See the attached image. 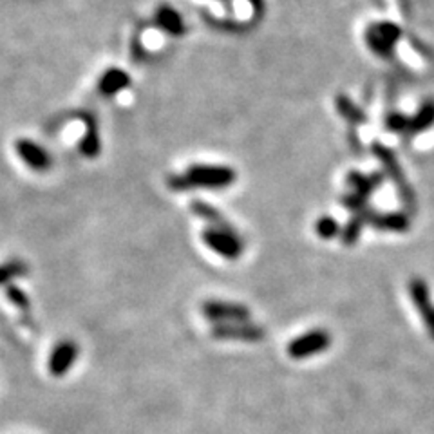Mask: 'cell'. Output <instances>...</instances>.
<instances>
[{"label": "cell", "instance_id": "1", "mask_svg": "<svg viewBox=\"0 0 434 434\" xmlns=\"http://www.w3.org/2000/svg\"><path fill=\"white\" fill-rule=\"evenodd\" d=\"M237 174L233 168L225 165H192L181 174H171L167 178V186L172 192H186L194 188L223 190L233 185Z\"/></svg>", "mask_w": 434, "mask_h": 434}, {"label": "cell", "instance_id": "2", "mask_svg": "<svg viewBox=\"0 0 434 434\" xmlns=\"http://www.w3.org/2000/svg\"><path fill=\"white\" fill-rule=\"evenodd\" d=\"M203 241L212 252L228 261L239 259L244 252V243L239 233L236 232V228H213V226H208L203 232Z\"/></svg>", "mask_w": 434, "mask_h": 434}, {"label": "cell", "instance_id": "3", "mask_svg": "<svg viewBox=\"0 0 434 434\" xmlns=\"http://www.w3.org/2000/svg\"><path fill=\"white\" fill-rule=\"evenodd\" d=\"M331 337L326 330H311L308 333L301 335L295 340L288 344V355L295 360H303V358H310L318 353H324L330 348Z\"/></svg>", "mask_w": 434, "mask_h": 434}, {"label": "cell", "instance_id": "4", "mask_svg": "<svg viewBox=\"0 0 434 434\" xmlns=\"http://www.w3.org/2000/svg\"><path fill=\"white\" fill-rule=\"evenodd\" d=\"M203 315L216 324H230V322H248L250 310L241 303L228 301H206L201 306Z\"/></svg>", "mask_w": 434, "mask_h": 434}, {"label": "cell", "instance_id": "5", "mask_svg": "<svg viewBox=\"0 0 434 434\" xmlns=\"http://www.w3.org/2000/svg\"><path fill=\"white\" fill-rule=\"evenodd\" d=\"M212 337L217 340H239L259 342L266 337V331L252 322H230V324H216L212 328Z\"/></svg>", "mask_w": 434, "mask_h": 434}, {"label": "cell", "instance_id": "6", "mask_svg": "<svg viewBox=\"0 0 434 434\" xmlns=\"http://www.w3.org/2000/svg\"><path fill=\"white\" fill-rule=\"evenodd\" d=\"M15 151L27 167L36 172L49 171L51 165H53V156L49 154V151L33 140L22 138V140H19L15 143Z\"/></svg>", "mask_w": 434, "mask_h": 434}, {"label": "cell", "instance_id": "7", "mask_svg": "<svg viewBox=\"0 0 434 434\" xmlns=\"http://www.w3.org/2000/svg\"><path fill=\"white\" fill-rule=\"evenodd\" d=\"M409 295H411V301L416 310L422 313L429 337L434 340V306L430 303L429 286H427L425 281L420 279V277L409 281Z\"/></svg>", "mask_w": 434, "mask_h": 434}, {"label": "cell", "instance_id": "8", "mask_svg": "<svg viewBox=\"0 0 434 434\" xmlns=\"http://www.w3.org/2000/svg\"><path fill=\"white\" fill-rule=\"evenodd\" d=\"M398 36V27L393 26V24H373L369 31L365 33L369 47L382 56H389Z\"/></svg>", "mask_w": 434, "mask_h": 434}, {"label": "cell", "instance_id": "9", "mask_svg": "<svg viewBox=\"0 0 434 434\" xmlns=\"http://www.w3.org/2000/svg\"><path fill=\"white\" fill-rule=\"evenodd\" d=\"M78 358V344L73 340H62L54 345L49 357V371L53 376H64L74 365Z\"/></svg>", "mask_w": 434, "mask_h": 434}, {"label": "cell", "instance_id": "10", "mask_svg": "<svg viewBox=\"0 0 434 434\" xmlns=\"http://www.w3.org/2000/svg\"><path fill=\"white\" fill-rule=\"evenodd\" d=\"M131 76L125 73L120 67H111V69L105 71L104 74L98 80V91H100L104 96H116L121 91L127 89L131 86Z\"/></svg>", "mask_w": 434, "mask_h": 434}, {"label": "cell", "instance_id": "11", "mask_svg": "<svg viewBox=\"0 0 434 434\" xmlns=\"http://www.w3.org/2000/svg\"><path fill=\"white\" fill-rule=\"evenodd\" d=\"M84 123H86V132L84 138L80 140V152L86 158H96L101 152V140H100V131H98V121L94 114H84L81 116Z\"/></svg>", "mask_w": 434, "mask_h": 434}, {"label": "cell", "instance_id": "12", "mask_svg": "<svg viewBox=\"0 0 434 434\" xmlns=\"http://www.w3.org/2000/svg\"><path fill=\"white\" fill-rule=\"evenodd\" d=\"M156 26L171 36L185 35V22H183L181 15L171 6H161L156 11Z\"/></svg>", "mask_w": 434, "mask_h": 434}, {"label": "cell", "instance_id": "13", "mask_svg": "<svg viewBox=\"0 0 434 434\" xmlns=\"http://www.w3.org/2000/svg\"><path fill=\"white\" fill-rule=\"evenodd\" d=\"M190 210H192V213H194L196 217H199L201 221H206L210 226H213V228H233V226L226 221V217L223 216L216 206L210 205V203L201 201V199H194V201L190 203Z\"/></svg>", "mask_w": 434, "mask_h": 434}, {"label": "cell", "instance_id": "14", "mask_svg": "<svg viewBox=\"0 0 434 434\" xmlns=\"http://www.w3.org/2000/svg\"><path fill=\"white\" fill-rule=\"evenodd\" d=\"M368 223L375 228L389 232H405L409 228V219L403 213H384V216H368Z\"/></svg>", "mask_w": 434, "mask_h": 434}, {"label": "cell", "instance_id": "15", "mask_svg": "<svg viewBox=\"0 0 434 434\" xmlns=\"http://www.w3.org/2000/svg\"><path fill=\"white\" fill-rule=\"evenodd\" d=\"M27 271H29V266L20 259H11L8 263L0 264V286H9L11 281L24 277Z\"/></svg>", "mask_w": 434, "mask_h": 434}, {"label": "cell", "instance_id": "16", "mask_svg": "<svg viewBox=\"0 0 434 434\" xmlns=\"http://www.w3.org/2000/svg\"><path fill=\"white\" fill-rule=\"evenodd\" d=\"M365 223H368V213H365V212L364 213H357V216L353 217L351 221H349L348 225L344 226V230H342V233H340L342 243L348 244V246H351V244L357 243Z\"/></svg>", "mask_w": 434, "mask_h": 434}, {"label": "cell", "instance_id": "17", "mask_svg": "<svg viewBox=\"0 0 434 434\" xmlns=\"http://www.w3.org/2000/svg\"><path fill=\"white\" fill-rule=\"evenodd\" d=\"M6 297H8L9 303L24 315V318H27V315L31 317V298L27 297V293L24 290H20L15 284H9L6 288Z\"/></svg>", "mask_w": 434, "mask_h": 434}, {"label": "cell", "instance_id": "18", "mask_svg": "<svg viewBox=\"0 0 434 434\" xmlns=\"http://www.w3.org/2000/svg\"><path fill=\"white\" fill-rule=\"evenodd\" d=\"M315 233H317L318 237H322V239H333V237L340 236L342 230L340 225H338L337 221H335L333 217H321L317 223H315Z\"/></svg>", "mask_w": 434, "mask_h": 434}, {"label": "cell", "instance_id": "19", "mask_svg": "<svg viewBox=\"0 0 434 434\" xmlns=\"http://www.w3.org/2000/svg\"><path fill=\"white\" fill-rule=\"evenodd\" d=\"M418 120L415 121V125H413V128H415L416 132L420 131V128H425L429 127V125H433L434 121V104H427L425 107H423L422 113L418 114Z\"/></svg>", "mask_w": 434, "mask_h": 434}, {"label": "cell", "instance_id": "20", "mask_svg": "<svg viewBox=\"0 0 434 434\" xmlns=\"http://www.w3.org/2000/svg\"><path fill=\"white\" fill-rule=\"evenodd\" d=\"M221 2H226V0H221Z\"/></svg>", "mask_w": 434, "mask_h": 434}]
</instances>
